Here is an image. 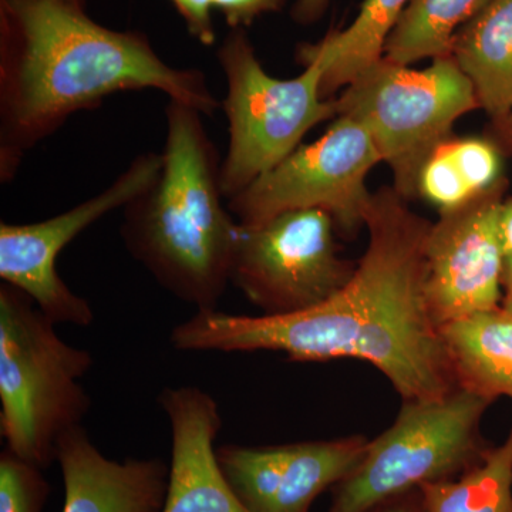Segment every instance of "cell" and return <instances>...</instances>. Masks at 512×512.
Instances as JSON below:
<instances>
[{"label": "cell", "mask_w": 512, "mask_h": 512, "mask_svg": "<svg viewBox=\"0 0 512 512\" xmlns=\"http://www.w3.org/2000/svg\"><path fill=\"white\" fill-rule=\"evenodd\" d=\"M382 163L365 127L349 117L333 119L326 133L302 144L281 164L227 201L241 225H256L295 210L330 214L340 238L352 239L365 229L373 192L370 171Z\"/></svg>", "instance_id": "obj_9"}, {"label": "cell", "mask_w": 512, "mask_h": 512, "mask_svg": "<svg viewBox=\"0 0 512 512\" xmlns=\"http://www.w3.org/2000/svg\"><path fill=\"white\" fill-rule=\"evenodd\" d=\"M202 117L170 100L160 174L123 208L120 235L161 288L212 311L229 285L239 222L222 204V160Z\"/></svg>", "instance_id": "obj_3"}, {"label": "cell", "mask_w": 512, "mask_h": 512, "mask_svg": "<svg viewBox=\"0 0 512 512\" xmlns=\"http://www.w3.org/2000/svg\"><path fill=\"white\" fill-rule=\"evenodd\" d=\"M420 490L429 512H512V429L480 466Z\"/></svg>", "instance_id": "obj_19"}, {"label": "cell", "mask_w": 512, "mask_h": 512, "mask_svg": "<svg viewBox=\"0 0 512 512\" xmlns=\"http://www.w3.org/2000/svg\"><path fill=\"white\" fill-rule=\"evenodd\" d=\"M491 404L460 387L439 399L403 400L392 426L367 443L362 460L330 490L326 512H363L480 466L495 447L481 433Z\"/></svg>", "instance_id": "obj_6"}, {"label": "cell", "mask_w": 512, "mask_h": 512, "mask_svg": "<svg viewBox=\"0 0 512 512\" xmlns=\"http://www.w3.org/2000/svg\"><path fill=\"white\" fill-rule=\"evenodd\" d=\"M158 404L171 427V463L161 512H249L218 463L220 406L200 387H165Z\"/></svg>", "instance_id": "obj_13"}, {"label": "cell", "mask_w": 512, "mask_h": 512, "mask_svg": "<svg viewBox=\"0 0 512 512\" xmlns=\"http://www.w3.org/2000/svg\"><path fill=\"white\" fill-rule=\"evenodd\" d=\"M490 120L512 111V0H491L454 36L450 53Z\"/></svg>", "instance_id": "obj_16"}, {"label": "cell", "mask_w": 512, "mask_h": 512, "mask_svg": "<svg viewBox=\"0 0 512 512\" xmlns=\"http://www.w3.org/2000/svg\"><path fill=\"white\" fill-rule=\"evenodd\" d=\"M487 136L501 148L504 156H512V111L501 119L491 120Z\"/></svg>", "instance_id": "obj_25"}, {"label": "cell", "mask_w": 512, "mask_h": 512, "mask_svg": "<svg viewBox=\"0 0 512 512\" xmlns=\"http://www.w3.org/2000/svg\"><path fill=\"white\" fill-rule=\"evenodd\" d=\"M338 238L333 218L316 208L239 224L229 284L264 316L309 311L355 274L357 262L342 255Z\"/></svg>", "instance_id": "obj_8"}, {"label": "cell", "mask_w": 512, "mask_h": 512, "mask_svg": "<svg viewBox=\"0 0 512 512\" xmlns=\"http://www.w3.org/2000/svg\"><path fill=\"white\" fill-rule=\"evenodd\" d=\"M363 512H429L427 511L426 501L420 488L407 491V493L393 495L367 508Z\"/></svg>", "instance_id": "obj_23"}, {"label": "cell", "mask_w": 512, "mask_h": 512, "mask_svg": "<svg viewBox=\"0 0 512 512\" xmlns=\"http://www.w3.org/2000/svg\"><path fill=\"white\" fill-rule=\"evenodd\" d=\"M181 18L184 19L188 33L201 45L212 46L217 40L214 20H212V0H171Z\"/></svg>", "instance_id": "obj_22"}, {"label": "cell", "mask_w": 512, "mask_h": 512, "mask_svg": "<svg viewBox=\"0 0 512 512\" xmlns=\"http://www.w3.org/2000/svg\"><path fill=\"white\" fill-rule=\"evenodd\" d=\"M141 90L207 117L220 107L201 70L165 63L143 33L104 28L50 0H0V181L73 114Z\"/></svg>", "instance_id": "obj_2"}, {"label": "cell", "mask_w": 512, "mask_h": 512, "mask_svg": "<svg viewBox=\"0 0 512 512\" xmlns=\"http://www.w3.org/2000/svg\"><path fill=\"white\" fill-rule=\"evenodd\" d=\"M501 288H503V299H501L500 308L512 315V255L505 256Z\"/></svg>", "instance_id": "obj_27"}, {"label": "cell", "mask_w": 512, "mask_h": 512, "mask_svg": "<svg viewBox=\"0 0 512 512\" xmlns=\"http://www.w3.org/2000/svg\"><path fill=\"white\" fill-rule=\"evenodd\" d=\"M55 326L26 293L2 282L0 431L9 451L40 468L56 461L60 437L83 426L92 406L80 380L93 357Z\"/></svg>", "instance_id": "obj_4"}, {"label": "cell", "mask_w": 512, "mask_h": 512, "mask_svg": "<svg viewBox=\"0 0 512 512\" xmlns=\"http://www.w3.org/2000/svg\"><path fill=\"white\" fill-rule=\"evenodd\" d=\"M163 157L157 153L134 158L126 171L106 188L72 210L35 222L0 224V278L33 299L56 325L89 326L92 305L74 293L59 274L56 262L64 248L110 212L124 208L156 181Z\"/></svg>", "instance_id": "obj_10"}, {"label": "cell", "mask_w": 512, "mask_h": 512, "mask_svg": "<svg viewBox=\"0 0 512 512\" xmlns=\"http://www.w3.org/2000/svg\"><path fill=\"white\" fill-rule=\"evenodd\" d=\"M369 440L348 436L278 446L217 448L232 491L249 512H311L316 498L348 476Z\"/></svg>", "instance_id": "obj_12"}, {"label": "cell", "mask_w": 512, "mask_h": 512, "mask_svg": "<svg viewBox=\"0 0 512 512\" xmlns=\"http://www.w3.org/2000/svg\"><path fill=\"white\" fill-rule=\"evenodd\" d=\"M457 387L494 403L512 400V315L480 312L440 328Z\"/></svg>", "instance_id": "obj_15"}, {"label": "cell", "mask_w": 512, "mask_h": 512, "mask_svg": "<svg viewBox=\"0 0 512 512\" xmlns=\"http://www.w3.org/2000/svg\"><path fill=\"white\" fill-rule=\"evenodd\" d=\"M286 0H212V6L221 13L229 28L245 29L256 19L279 12Z\"/></svg>", "instance_id": "obj_21"}, {"label": "cell", "mask_w": 512, "mask_h": 512, "mask_svg": "<svg viewBox=\"0 0 512 512\" xmlns=\"http://www.w3.org/2000/svg\"><path fill=\"white\" fill-rule=\"evenodd\" d=\"M62 471V512H161L170 466L160 458L113 460L104 456L83 426L57 443Z\"/></svg>", "instance_id": "obj_14"}, {"label": "cell", "mask_w": 512, "mask_h": 512, "mask_svg": "<svg viewBox=\"0 0 512 512\" xmlns=\"http://www.w3.org/2000/svg\"><path fill=\"white\" fill-rule=\"evenodd\" d=\"M430 227L393 187L380 188L366 212L365 254L332 298L285 316L198 311L175 326L171 345L183 352L268 350L293 362L352 357L375 366L402 400L446 396L458 387L424 295Z\"/></svg>", "instance_id": "obj_1"}, {"label": "cell", "mask_w": 512, "mask_h": 512, "mask_svg": "<svg viewBox=\"0 0 512 512\" xmlns=\"http://www.w3.org/2000/svg\"><path fill=\"white\" fill-rule=\"evenodd\" d=\"M500 237L505 256L512 255V197L505 198L500 212Z\"/></svg>", "instance_id": "obj_26"}, {"label": "cell", "mask_w": 512, "mask_h": 512, "mask_svg": "<svg viewBox=\"0 0 512 512\" xmlns=\"http://www.w3.org/2000/svg\"><path fill=\"white\" fill-rule=\"evenodd\" d=\"M412 0H365L346 29L332 30L316 43L298 47L296 59L323 67L322 96L345 89L370 64L382 59L387 37Z\"/></svg>", "instance_id": "obj_17"}, {"label": "cell", "mask_w": 512, "mask_h": 512, "mask_svg": "<svg viewBox=\"0 0 512 512\" xmlns=\"http://www.w3.org/2000/svg\"><path fill=\"white\" fill-rule=\"evenodd\" d=\"M217 57L228 87L222 109L229 143L221 164L228 201L291 156L312 128L336 119L338 110L335 99L322 96L320 63L305 64L293 79L271 76L244 29H232Z\"/></svg>", "instance_id": "obj_7"}, {"label": "cell", "mask_w": 512, "mask_h": 512, "mask_svg": "<svg viewBox=\"0 0 512 512\" xmlns=\"http://www.w3.org/2000/svg\"><path fill=\"white\" fill-rule=\"evenodd\" d=\"M330 0H295L291 16L293 22L309 26L319 22L329 8Z\"/></svg>", "instance_id": "obj_24"}, {"label": "cell", "mask_w": 512, "mask_h": 512, "mask_svg": "<svg viewBox=\"0 0 512 512\" xmlns=\"http://www.w3.org/2000/svg\"><path fill=\"white\" fill-rule=\"evenodd\" d=\"M510 181L440 211L426 242L424 295L437 328L476 313L500 308L505 254L500 212Z\"/></svg>", "instance_id": "obj_11"}, {"label": "cell", "mask_w": 512, "mask_h": 512, "mask_svg": "<svg viewBox=\"0 0 512 512\" xmlns=\"http://www.w3.org/2000/svg\"><path fill=\"white\" fill-rule=\"evenodd\" d=\"M50 2L60 3V5L69 6V8L86 10L87 0H50Z\"/></svg>", "instance_id": "obj_28"}, {"label": "cell", "mask_w": 512, "mask_h": 512, "mask_svg": "<svg viewBox=\"0 0 512 512\" xmlns=\"http://www.w3.org/2000/svg\"><path fill=\"white\" fill-rule=\"evenodd\" d=\"M42 470L6 448L0 454V512H42L52 491Z\"/></svg>", "instance_id": "obj_20"}, {"label": "cell", "mask_w": 512, "mask_h": 512, "mask_svg": "<svg viewBox=\"0 0 512 512\" xmlns=\"http://www.w3.org/2000/svg\"><path fill=\"white\" fill-rule=\"evenodd\" d=\"M491 0H412L384 45L383 57L412 66L446 56L458 30Z\"/></svg>", "instance_id": "obj_18"}, {"label": "cell", "mask_w": 512, "mask_h": 512, "mask_svg": "<svg viewBox=\"0 0 512 512\" xmlns=\"http://www.w3.org/2000/svg\"><path fill=\"white\" fill-rule=\"evenodd\" d=\"M335 101L338 116L366 128L392 171L394 190L407 201L417 198L421 168L453 136L454 124L480 110L473 84L451 55L436 57L421 70L382 57Z\"/></svg>", "instance_id": "obj_5"}]
</instances>
